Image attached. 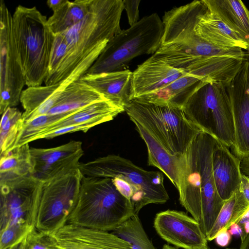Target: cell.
<instances>
[{
  "label": "cell",
  "mask_w": 249,
  "mask_h": 249,
  "mask_svg": "<svg viewBox=\"0 0 249 249\" xmlns=\"http://www.w3.org/2000/svg\"><path fill=\"white\" fill-rule=\"evenodd\" d=\"M202 4V0H196L165 12L161 44L152 56L187 73L227 85L238 71L235 58L248 59L249 52L214 45L196 33Z\"/></svg>",
  "instance_id": "obj_1"
},
{
  "label": "cell",
  "mask_w": 249,
  "mask_h": 249,
  "mask_svg": "<svg viewBox=\"0 0 249 249\" xmlns=\"http://www.w3.org/2000/svg\"><path fill=\"white\" fill-rule=\"evenodd\" d=\"M122 0H92L85 17L61 33L67 51L56 71L46 78V86L59 84L64 90L79 80L91 67L108 42L121 33Z\"/></svg>",
  "instance_id": "obj_2"
},
{
  "label": "cell",
  "mask_w": 249,
  "mask_h": 249,
  "mask_svg": "<svg viewBox=\"0 0 249 249\" xmlns=\"http://www.w3.org/2000/svg\"><path fill=\"white\" fill-rule=\"evenodd\" d=\"M134 215L132 203L117 190L111 178L83 176L67 224L109 232Z\"/></svg>",
  "instance_id": "obj_3"
},
{
  "label": "cell",
  "mask_w": 249,
  "mask_h": 249,
  "mask_svg": "<svg viewBox=\"0 0 249 249\" xmlns=\"http://www.w3.org/2000/svg\"><path fill=\"white\" fill-rule=\"evenodd\" d=\"M12 30L26 85L41 86L47 76L55 35L46 16L20 5L12 15Z\"/></svg>",
  "instance_id": "obj_4"
},
{
  "label": "cell",
  "mask_w": 249,
  "mask_h": 249,
  "mask_svg": "<svg viewBox=\"0 0 249 249\" xmlns=\"http://www.w3.org/2000/svg\"><path fill=\"white\" fill-rule=\"evenodd\" d=\"M162 20L157 13L145 16L113 37L86 73L99 74L127 70L134 58L154 54L163 34Z\"/></svg>",
  "instance_id": "obj_5"
},
{
  "label": "cell",
  "mask_w": 249,
  "mask_h": 249,
  "mask_svg": "<svg viewBox=\"0 0 249 249\" xmlns=\"http://www.w3.org/2000/svg\"><path fill=\"white\" fill-rule=\"evenodd\" d=\"M124 111L152 135L172 155L180 156L201 132L186 117L182 108L132 100Z\"/></svg>",
  "instance_id": "obj_6"
},
{
  "label": "cell",
  "mask_w": 249,
  "mask_h": 249,
  "mask_svg": "<svg viewBox=\"0 0 249 249\" xmlns=\"http://www.w3.org/2000/svg\"><path fill=\"white\" fill-rule=\"evenodd\" d=\"M187 118L201 132L228 148L234 141L230 98L224 84L209 82L199 88L183 107Z\"/></svg>",
  "instance_id": "obj_7"
},
{
  "label": "cell",
  "mask_w": 249,
  "mask_h": 249,
  "mask_svg": "<svg viewBox=\"0 0 249 249\" xmlns=\"http://www.w3.org/2000/svg\"><path fill=\"white\" fill-rule=\"evenodd\" d=\"M78 168L85 177L122 178L142 195L144 206L163 204L169 199L162 172L146 170L119 155L110 154L86 163L80 162Z\"/></svg>",
  "instance_id": "obj_8"
},
{
  "label": "cell",
  "mask_w": 249,
  "mask_h": 249,
  "mask_svg": "<svg viewBox=\"0 0 249 249\" xmlns=\"http://www.w3.org/2000/svg\"><path fill=\"white\" fill-rule=\"evenodd\" d=\"M82 178L78 168L41 181L37 230L54 235L67 224L78 200Z\"/></svg>",
  "instance_id": "obj_9"
},
{
  "label": "cell",
  "mask_w": 249,
  "mask_h": 249,
  "mask_svg": "<svg viewBox=\"0 0 249 249\" xmlns=\"http://www.w3.org/2000/svg\"><path fill=\"white\" fill-rule=\"evenodd\" d=\"M0 231L13 225L35 229L41 181L31 177L0 185Z\"/></svg>",
  "instance_id": "obj_10"
},
{
  "label": "cell",
  "mask_w": 249,
  "mask_h": 249,
  "mask_svg": "<svg viewBox=\"0 0 249 249\" xmlns=\"http://www.w3.org/2000/svg\"><path fill=\"white\" fill-rule=\"evenodd\" d=\"M12 18L5 2H0V113L20 102L25 83L24 75L15 44Z\"/></svg>",
  "instance_id": "obj_11"
},
{
  "label": "cell",
  "mask_w": 249,
  "mask_h": 249,
  "mask_svg": "<svg viewBox=\"0 0 249 249\" xmlns=\"http://www.w3.org/2000/svg\"><path fill=\"white\" fill-rule=\"evenodd\" d=\"M196 139L201 180V215L199 224L207 238L225 201L218 193L213 172L212 154L215 139L203 132H200Z\"/></svg>",
  "instance_id": "obj_12"
},
{
  "label": "cell",
  "mask_w": 249,
  "mask_h": 249,
  "mask_svg": "<svg viewBox=\"0 0 249 249\" xmlns=\"http://www.w3.org/2000/svg\"><path fill=\"white\" fill-rule=\"evenodd\" d=\"M231 100L234 127L232 153L240 160L249 157V60L227 87Z\"/></svg>",
  "instance_id": "obj_13"
},
{
  "label": "cell",
  "mask_w": 249,
  "mask_h": 249,
  "mask_svg": "<svg viewBox=\"0 0 249 249\" xmlns=\"http://www.w3.org/2000/svg\"><path fill=\"white\" fill-rule=\"evenodd\" d=\"M165 241L183 249H208L207 239L200 225L183 212L168 210L157 213L154 222Z\"/></svg>",
  "instance_id": "obj_14"
},
{
  "label": "cell",
  "mask_w": 249,
  "mask_h": 249,
  "mask_svg": "<svg viewBox=\"0 0 249 249\" xmlns=\"http://www.w3.org/2000/svg\"><path fill=\"white\" fill-rule=\"evenodd\" d=\"M33 166L32 177L45 181L62 174L78 168L84 154L82 142L71 141L49 148H30Z\"/></svg>",
  "instance_id": "obj_15"
},
{
  "label": "cell",
  "mask_w": 249,
  "mask_h": 249,
  "mask_svg": "<svg viewBox=\"0 0 249 249\" xmlns=\"http://www.w3.org/2000/svg\"><path fill=\"white\" fill-rule=\"evenodd\" d=\"M196 138L186 151L179 156L177 189L180 204L199 223L201 215V180Z\"/></svg>",
  "instance_id": "obj_16"
},
{
  "label": "cell",
  "mask_w": 249,
  "mask_h": 249,
  "mask_svg": "<svg viewBox=\"0 0 249 249\" xmlns=\"http://www.w3.org/2000/svg\"><path fill=\"white\" fill-rule=\"evenodd\" d=\"M54 236L61 249H132L113 232L67 224Z\"/></svg>",
  "instance_id": "obj_17"
},
{
  "label": "cell",
  "mask_w": 249,
  "mask_h": 249,
  "mask_svg": "<svg viewBox=\"0 0 249 249\" xmlns=\"http://www.w3.org/2000/svg\"><path fill=\"white\" fill-rule=\"evenodd\" d=\"M186 74L151 56L132 72L131 100L159 91Z\"/></svg>",
  "instance_id": "obj_18"
},
{
  "label": "cell",
  "mask_w": 249,
  "mask_h": 249,
  "mask_svg": "<svg viewBox=\"0 0 249 249\" xmlns=\"http://www.w3.org/2000/svg\"><path fill=\"white\" fill-rule=\"evenodd\" d=\"M241 161L229 148L215 139L212 154L213 172L218 193L225 201L239 189L242 175Z\"/></svg>",
  "instance_id": "obj_19"
},
{
  "label": "cell",
  "mask_w": 249,
  "mask_h": 249,
  "mask_svg": "<svg viewBox=\"0 0 249 249\" xmlns=\"http://www.w3.org/2000/svg\"><path fill=\"white\" fill-rule=\"evenodd\" d=\"M123 111H124V108L107 100L96 102L80 109L59 115L56 121L28 137L22 145L40 139L45 134L61 127L81 124L96 120H102L105 122L111 121Z\"/></svg>",
  "instance_id": "obj_20"
},
{
  "label": "cell",
  "mask_w": 249,
  "mask_h": 249,
  "mask_svg": "<svg viewBox=\"0 0 249 249\" xmlns=\"http://www.w3.org/2000/svg\"><path fill=\"white\" fill-rule=\"evenodd\" d=\"M132 72L128 69L99 74L85 73L80 79L114 105L124 108L131 101Z\"/></svg>",
  "instance_id": "obj_21"
},
{
  "label": "cell",
  "mask_w": 249,
  "mask_h": 249,
  "mask_svg": "<svg viewBox=\"0 0 249 249\" xmlns=\"http://www.w3.org/2000/svg\"><path fill=\"white\" fill-rule=\"evenodd\" d=\"M202 0L195 26L196 33L214 45L224 48H238L249 52V47L242 37L211 12Z\"/></svg>",
  "instance_id": "obj_22"
},
{
  "label": "cell",
  "mask_w": 249,
  "mask_h": 249,
  "mask_svg": "<svg viewBox=\"0 0 249 249\" xmlns=\"http://www.w3.org/2000/svg\"><path fill=\"white\" fill-rule=\"evenodd\" d=\"M209 82L187 73L159 91L135 99L158 106L183 108L191 96Z\"/></svg>",
  "instance_id": "obj_23"
},
{
  "label": "cell",
  "mask_w": 249,
  "mask_h": 249,
  "mask_svg": "<svg viewBox=\"0 0 249 249\" xmlns=\"http://www.w3.org/2000/svg\"><path fill=\"white\" fill-rule=\"evenodd\" d=\"M209 10L246 42L249 47V11L240 0H204Z\"/></svg>",
  "instance_id": "obj_24"
},
{
  "label": "cell",
  "mask_w": 249,
  "mask_h": 249,
  "mask_svg": "<svg viewBox=\"0 0 249 249\" xmlns=\"http://www.w3.org/2000/svg\"><path fill=\"white\" fill-rule=\"evenodd\" d=\"M133 123L146 145L148 165L156 167L160 169L177 189L178 186L179 156L170 154L151 133L138 123Z\"/></svg>",
  "instance_id": "obj_25"
},
{
  "label": "cell",
  "mask_w": 249,
  "mask_h": 249,
  "mask_svg": "<svg viewBox=\"0 0 249 249\" xmlns=\"http://www.w3.org/2000/svg\"><path fill=\"white\" fill-rule=\"evenodd\" d=\"M103 100H107L80 79L70 84L62 91L58 103L47 114L59 115L70 113Z\"/></svg>",
  "instance_id": "obj_26"
},
{
  "label": "cell",
  "mask_w": 249,
  "mask_h": 249,
  "mask_svg": "<svg viewBox=\"0 0 249 249\" xmlns=\"http://www.w3.org/2000/svg\"><path fill=\"white\" fill-rule=\"evenodd\" d=\"M33 166L29 143L0 155V185L32 177Z\"/></svg>",
  "instance_id": "obj_27"
},
{
  "label": "cell",
  "mask_w": 249,
  "mask_h": 249,
  "mask_svg": "<svg viewBox=\"0 0 249 249\" xmlns=\"http://www.w3.org/2000/svg\"><path fill=\"white\" fill-rule=\"evenodd\" d=\"M92 0H75L65 3L48 19L54 35L62 33L81 21L88 14Z\"/></svg>",
  "instance_id": "obj_28"
},
{
  "label": "cell",
  "mask_w": 249,
  "mask_h": 249,
  "mask_svg": "<svg viewBox=\"0 0 249 249\" xmlns=\"http://www.w3.org/2000/svg\"><path fill=\"white\" fill-rule=\"evenodd\" d=\"M249 208V203L238 190L224 204L207 239H215L222 230H228L233 223H237Z\"/></svg>",
  "instance_id": "obj_29"
},
{
  "label": "cell",
  "mask_w": 249,
  "mask_h": 249,
  "mask_svg": "<svg viewBox=\"0 0 249 249\" xmlns=\"http://www.w3.org/2000/svg\"><path fill=\"white\" fill-rule=\"evenodd\" d=\"M22 114L17 108L9 107L1 115L0 125V155L15 146L24 126Z\"/></svg>",
  "instance_id": "obj_30"
},
{
  "label": "cell",
  "mask_w": 249,
  "mask_h": 249,
  "mask_svg": "<svg viewBox=\"0 0 249 249\" xmlns=\"http://www.w3.org/2000/svg\"><path fill=\"white\" fill-rule=\"evenodd\" d=\"M112 232L128 242L132 249H156L146 233L138 215H134Z\"/></svg>",
  "instance_id": "obj_31"
},
{
  "label": "cell",
  "mask_w": 249,
  "mask_h": 249,
  "mask_svg": "<svg viewBox=\"0 0 249 249\" xmlns=\"http://www.w3.org/2000/svg\"><path fill=\"white\" fill-rule=\"evenodd\" d=\"M58 84L29 87L23 90L20 102L24 109L22 115L28 114L45 104L56 91Z\"/></svg>",
  "instance_id": "obj_32"
},
{
  "label": "cell",
  "mask_w": 249,
  "mask_h": 249,
  "mask_svg": "<svg viewBox=\"0 0 249 249\" xmlns=\"http://www.w3.org/2000/svg\"><path fill=\"white\" fill-rule=\"evenodd\" d=\"M31 231L24 226L17 225L0 231V249H10L21 242Z\"/></svg>",
  "instance_id": "obj_33"
},
{
  "label": "cell",
  "mask_w": 249,
  "mask_h": 249,
  "mask_svg": "<svg viewBox=\"0 0 249 249\" xmlns=\"http://www.w3.org/2000/svg\"><path fill=\"white\" fill-rule=\"evenodd\" d=\"M26 241L27 249H61L54 235L36 228L27 235Z\"/></svg>",
  "instance_id": "obj_34"
},
{
  "label": "cell",
  "mask_w": 249,
  "mask_h": 249,
  "mask_svg": "<svg viewBox=\"0 0 249 249\" xmlns=\"http://www.w3.org/2000/svg\"><path fill=\"white\" fill-rule=\"evenodd\" d=\"M55 35L46 77L51 75L56 71L67 51V44L63 35L61 33Z\"/></svg>",
  "instance_id": "obj_35"
},
{
  "label": "cell",
  "mask_w": 249,
  "mask_h": 249,
  "mask_svg": "<svg viewBox=\"0 0 249 249\" xmlns=\"http://www.w3.org/2000/svg\"><path fill=\"white\" fill-rule=\"evenodd\" d=\"M106 123L102 120H96L89 122L78 125H71L61 127L56 130L49 132L43 135L41 139H52L61 135L71 133L77 131H83L86 132L88 130L99 124Z\"/></svg>",
  "instance_id": "obj_36"
},
{
  "label": "cell",
  "mask_w": 249,
  "mask_h": 249,
  "mask_svg": "<svg viewBox=\"0 0 249 249\" xmlns=\"http://www.w3.org/2000/svg\"><path fill=\"white\" fill-rule=\"evenodd\" d=\"M123 2L124 9L126 12L129 24L131 26L139 20V7L141 0H123Z\"/></svg>",
  "instance_id": "obj_37"
},
{
  "label": "cell",
  "mask_w": 249,
  "mask_h": 249,
  "mask_svg": "<svg viewBox=\"0 0 249 249\" xmlns=\"http://www.w3.org/2000/svg\"><path fill=\"white\" fill-rule=\"evenodd\" d=\"M239 191L249 203V177L242 174Z\"/></svg>",
  "instance_id": "obj_38"
},
{
  "label": "cell",
  "mask_w": 249,
  "mask_h": 249,
  "mask_svg": "<svg viewBox=\"0 0 249 249\" xmlns=\"http://www.w3.org/2000/svg\"><path fill=\"white\" fill-rule=\"evenodd\" d=\"M231 234L227 230L220 231L215 237L216 243L222 247L227 246L231 240Z\"/></svg>",
  "instance_id": "obj_39"
},
{
  "label": "cell",
  "mask_w": 249,
  "mask_h": 249,
  "mask_svg": "<svg viewBox=\"0 0 249 249\" xmlns=\"http://www.w3.org/2000/svg\"><path fill=\"white\" fill-rule=\"evenodd\" d=\"M228 231L231 235L240 236L242 241L244 240L247 236L244 229L240 227L237 223H233L232 224Z\"/></svg>",
  "instance_id": "obj_40"
},
{
  "label": "cell",
  "mask_w": 249,
  "mask_h": 249,
  "mask_svg": "<svg viewBox=\"0 0 249 249\" xmlns=\"http://www.w3.org/2000/svg\"><path fill=\"white\" fill-rule=\"evenodd\" d=\"M66 0H48L46 3L53 12L60 8L66 2Z\"/></svg>",
  "instance_id": "obj_41"
},
{
  "label": "cell",
  "mask_w": 249,
  "mask_h": 249,
  "mask_svg": "<svg viewBox=\"0 0 249 249\" xmlns=\"http://www.w3.org/2000/svg\"><path fill=\"white\" fill-rule=\"evenodd\" d=\"M240 169L242 174L249 177V157L242 159L240 163Z\"/></svg>",
  "instance_id": "obj_42"
},
{
  "label": "cell",
  "mask_w": 249,
  "mask_h": 249,
  "mask_svg": "<svg viewBox=\"0 0 249 249\" xmlns=\"http://www.w3.org/2000/svg\"><path fill=\"white\" fill-rule=\"evenodd\" d=\"M248 222H249V208L245 213L243 215L237 224L244 229L243 227L244 224Z\"/></svg>",
  "instance_id": "obj_43"
},
{
  "label": "cell",
  "mask_w": 249,
  "mask_h": 249,
  "mask_svg": "<svg viewBox=\"0 0 249 249\" xmlns=\"http://www.w3.org/2000/svg\"><path fill=\"white\" fill-rule=\"evenodd\" d=\"M239 249H249V233L246 236L244 240L242 241Z\"/></svg>",
  "instance_id": "obj_44"
},
{
  "label": "cell",
  "mask_w": 249,
  "mask_h": 249,
  "mask_svg": "<svg viewBox=\"0 0 249 249\" xmlns=\"http://www.w3.org/2000/svg\"><path fill=\"white\" fill-rule=\"evenodd\" d=\"M26 237L21 242L10 249H27Z\"/></svg>",
  "instance_id": "obj_45"
},
{
  "label": "cell",
  "mask_w": 249,
  "mask_h": 249,
  "mask_svg": "<svg viewBox=\"0 0 249 249\" xmlns=\"http://www.w3.org/2000/svg\"><path fill=\"white\" fill-rule=\"evenodd\" d=\"M243 228L244 231L247 235L249 233V222L246 223L244 224Z\"/></svg>",
  "instance_id": "obj_46"
},
{
  "label": "cell",
  "mask_w": 249,
  "mask_h": 249,
  "mask_svg": "<svg viewBox=\"0 0 249 249\" xmlns=\"http://www.w3.org/2000/svg\"><path fill=\"white\" fill-rule=\"evenodd\" d=\"M162 249H178L177 248L168 245H164Z\"/></svg>",
  "instance_id": "obj_47"
},
{
  "label": "cell",
  "mask_w": 249,
  "mask_h": 249,
  "mask_svg": "<svg viewBox=\"0 0 249 249\" xmlns=\"http://www.w3.org/2000/svg\"><path fill=\"white\" fill-rule=\"evenodd\" d=\"M228 249V248H227V249Z\"/></svg>",
  "instance_id": "obj_48"
}]
</instances>
